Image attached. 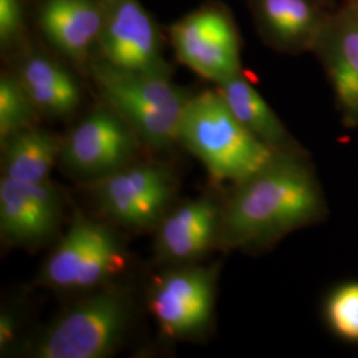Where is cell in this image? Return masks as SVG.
Instances as JSON below:
<instances>
[{
    "instance_id": "obj_19",
    "label": "cell",
    "mask_w": 358,
    "mask_h": 358,
    "mask_svg": "<svg viewBox=\"0 0 358 358\" xmlns=\"http://www.w3.org/2000/svg\"><path fill=\"white\" fill-rule=\"evenodd\" d=\"M125 266L127 254L118 235L108 224L101 223L80 266L72 292L85 294L110 284Z\"/></svg>"
},
{
    "instance_id": "obj_20",
    "label": "cell",
    "mask_w": 358,
    "mask_h": 358,
    "mask_svg": "<svg viewBox=\"0 0 358 358\" xmlns=\"http://www.w3.org/2000/svg\"><path fill=\"white\" fill-rule=\"evenodd\" d=\"M38 109L17 77L0 78V143L13 134L32 128Z\"/></svg>"
},
{
    "instance_id": "obj_6",
    "label": "cell",
    "mask_w": 358,
    "mask_h": 358,
    "mask_svg": "<svg viewBox=\"0 0 358 358\" xmlns=\"http://www.w3.org/2000/svg\"><path fill=\"white\" fill-rule=\"evenodd\" d=\"M217 297V269L174 266L155 278L149 308L162 333L174 340H198L208 331Z\"/></svg>"
},
{
    "instance_id": "obj_23",
    "label": "cell",
    "mask_w": 358,
    "mask_h": 358,
    "mask_svg": "<svg viewBox=\"0 0 358 358\" xmlns=\"http://www.w3.org/2000/svg\"><path fill=\"white\" fill-rule=\"evenodd\" d=\"M17 319L10 309L0 312V353H8L16 343Z\"/></svg>"
},
{
    "instance_id": "obj_17",
    "label": "cell",
    "mask_w": 358,
    "mask_h": 358,
    "mask_svg": "<svg viewBox=\"0 0 358 358\" xmlns=\"http://www.w3.org/2000/svg\"><path fill=\"white\" fill-rule=\"evenodd\" d=\"M17 80L40 113L72 115L81 103V90L73 76L51 59L34 56L20 66Z\"/></svg>"
},
{
    "instance_id": "obj_5",
    "label": "cell",
    "mask_w": 358,
    "mask_h": 358,
    "mask_svg": "<svg viewBox=\"0 0 358 358\" xmlns=\"http://www.w3.org/2000/svg\"><path fill=\"white\" fill-rule=\"evenodd\" d=\"M178 182L173 170L155 162H133L92 182L100 213L130 231L155 229L170 210Z\"/></svg>"
},
{
    "instance_id": "obj_16",
    "label": "cell",
    "mask_w": 358,
    "mask_h": 358,
    "mask_svg": "<svg viewBox=\"0 0 358 358\" xmlns=\"http://www.w3.org/2000/svg\"><path fill=\"white\" fill-rule=\"evenodd\" d=\"M217 87L231 113L244 128L276 153H288L292 141L287 129L242 73L217 84Z\"/></svg>"
},
{
    "instance_id": "obj_7",
    "label": "cell",
    "mask_w": 358,
    "mask_h": 358,
    "mask_svg": "<svg viewBox=\"0 0 358 358\" xmlns=\"http://www.w3.org/2000/svg\"><path fill=\"white\" fill-rule=\"evenodd\" d=\"M140 143L110 108H99L62 141L60 162L69 174L92 183L136 162Z\"/></svg>"
},
{
    "instance_id": "obj_11",
    "label": "cell",
    "mask_w": 358,
    "mask_h": 358,
    "mask_svg": "<svg viewBox=\"0 0 358 358\" xmlns=\"http://www.w3.org/2000/svg\"><path fill=\"white\" fill-rule=\"evenodd\" d=\"M223 206L210 196L170 208L155 227L157 260L171 266L194 264L219 247Z\"/></svg>"
},
{
    "instance_id": "obj_22",
    "label": "cell",
    "mask_w": 358,
    "mask_h": 358,
    "mask_svg": "<svg viewBox=\"0 0 358 358\" xmlns=\"http://www.w3.org/2000/svg\"><path fill=\"white\" fill-rule=\"evenodd\" d=\"M22 8L19 0H0V40L3 45L17 38L22 29Z\"/></svg>"
},
{
    "instance_id": "obj_15",
    "label": "cell",
    "mask_w": 358,
    "mask_h": 358,
    "mask_svg": "<svg viewBox=\"0 0 358 358\" xmlns=\"http://www.w3.org/2000/svg\"><path fill=\"white\" fill-rule=\"evenodd\" d=\"M62 141L43 129H24L1 142V177L23 183L50 180L60 162Z\"/></svg>"
},
{
    "instance_id": "obj_12",
    "label": "cell",
    "mask_w": 358,
    "mask_h": 358,
    "mask_svg": "<svg viewBox=\"0 0 358 358\" xmlns=\"http://www.w3.org/2000/svg\"><path fill=\"white\" fill-rule=\"evenodd\" d=\"M348 122H358V15L345 4L329 16L316 47Z\"/></svg>"
},
{
    "instance_id": "obj_9",
    "label": "cell",
    "mask_w": 358,
    "mask_h": 358,
    "mask_svg": "<svg viewBox=\"0 0 358 358\" xmlns=\"http://www.w3.org/2000/svg\"><path fill=\"white\" fill-rule=\"evenodd\" d=\"M64 198L51 180L23 183L0 178V235L8 245L36 248L60 229Z\"/></svg>"
},
{
    "instance_id": "obj_2",
    "label": "cell",
    "mask_w": 358,
    "mask_h": 358,
    "mask_svg": "<svg viewBox=\"0 0 358 358\" xmlns=\"http://www.w3.org/2000/svg\"><path fill=\"white\" fill-rule=\"evenodd\" d=\"M215 182L236 185L251 178L279 154L259 141L231 113L217 90L190 97L179 129V142Z\"/></svg>"
},
{
    "instance_id": "obj_25",
    "label": "cell",
    "mask_w": 358,
    "mask_h": 358,
    "mask_svg": "<svg viewBox=\"0 0 358 358\" xmlns=\"http://www.w3.org/2000/svg\"><path fill=\"white\" fill-rule=\"evenodd\" d=\"M109 1H110V0H109Z\"/></svg>"
},
{
    "instance_id": "obj_18",
    "label": "cell",
    "mask_w": 358,
    "mask_h": 358,
    "mask_svg": "<svg viewBox=\"0 0 358 358\" xmlns=\"http://www.w3.org/2000/svg\"><path fill=\"white\" fill-rule=\"evenodd\" d=\"M100 226L101 222L77 213L69 230L41 266L36 282L55 291L72 292L80 266Z\"/></svg>"
},
{
    "instance_id": "obj_13",
    "label": "cell",
    "mask_w": 358,
    "mask_h": 358,
    "mask_svg": "<svg viewBox=\"0 0 358 358\" xmlns=\"http://www.w3.org/2000/svg\"><path fill=\"white\" fill-rule=\"evenodd\" d=\"M252 7L264 38L285 52L316 50L329 20L316 0H252Z\"/></svg>"
},
{
    "instance_id": "obj_1",
    "label": "cell",
    "mask_w": 358,
    "mask_h": 358,
    "mask_svg": "<svg viewBox=\"0 0 358 358\" xmlns=\"http://www.w3.org/2000/svg\"><path fill=\"white\" fill-rule=\"evenodd\" d=\"M319 183L292 154H279L251 178L236 185L223 206L219 247L269 243L313 222L322 210Z\"/></svg>"
},
{
    "instance_id": "obj_24",
    "label": "cell",
    "mask_w": 358,
    "mask_h": 358,
    "mask_svg": "<svg viewBox=\"0 0 358 358\" xmlns=\"http://www.w3.org/2000/svg\"><path fill=\"white\" fill-rule=\"evenodd\" d=\"M346 4H348L349 7H352L358 15V0H346Z\"/></svg>"
},
{
    "instance_id": "obj_4",
    "label": "cell",
    "mask_w": 358,
    "mask_h": 358,
    "mask_svg": "<svg viewBox=\"0 0 358 358\" xmlns=\"http://www.w3.org/2000/svg\"><path fill=\"white\" fill-rule=\"evenodd\" d=\"M133 301L128 291L106 284L85 292L29 344L35 358H105L115 355L130 327Z\"/></svg>"
},
{
    "instance_id": "obj_8",
    "label": "cell",
    "mask_w": 358,
    "mask_h": 358,
    "mask_svg": "<svg viewBox=\"0 0 358 358\" xmlns=\"http://www.w3.org/2000/svg\"><path fill=\"white\" fill-rule=\"evenodd\" d=\"M170 36L179 62L199 76L220 84L241 73L239 36L224 11H195L171 27Z\"/></svg>"
},
{
    "instance_id": "obj_21",
    "label": "cell",
    "mask_w": 358,
    "mask_h": 358,
    "mask_svg": "<svg viewBox=\"0 0 358 358\" xmlns=\"http://www.w3.org/2000/svg\"><path fill=\"white\" fill-rule=\"evenodd\" d=\"M327 319L338 336L358 343V282H349L333 292L327 303Z\"/></svg>"
},
{
    "instance_id": "obj_14",
    "label": "cell",
    "mask_w": 358,
    "mask_h": 358,
    "mask_svg": "<svg viewBox=\"0 0 358 358\" xmlns=\"http://www.w3.org/2000/svg\"><path fill=\"white\" fill-rule=\"evenodd\" d=\"M105 13L92 0H48L40 13V24L52 44L83 63L99 41Z\"/></svg>"
},
{
    "instance_id": "obj_10",
    "label": "cell",
    "mask_w": 358,
    "mask_h": 358,
    "mask_svg": "<svg viewBox=\"0 0 358 358\" xmlns=\"http://www.w3.org/2000/svg\"><path fill=\"white\" fill-rule=\"evenodd\" d=\"M101 60L121 69L167 72L153 17L138 0H110L99 38Z\"/></svg>"
},
{
    "instance_id": "obj_3",
    "label": "cell",
    "mask_w": 358,
    "mask_h": 358,
    "mask_svg": "<svg viewBox=\"0 0 358 358\" xmlns=\"http://www.w3.org/2000/svg\"><path fill=\"white\" fill-rule=\"evenodd\" d=\"M103 101L125 121L141 143L167 149L179 142V129L190 97L167 72L121 69L105 62L92 65Z\"/></svg>"
}]
</instances>
